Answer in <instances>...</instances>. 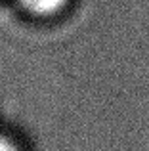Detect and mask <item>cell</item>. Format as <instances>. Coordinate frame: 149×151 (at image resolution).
I'll return each instance as SVG.
<instances>
[{
	"label": "cell",
	"instance_id": "6da1fadb",
	"mask_svg": "<svg viewBox=\"0 0 149 151\" xmlns=\"http://www.w3.org/2000/svg\"><path fill=\"white\" fill-rule=\"evenodd\" d=\"M21 6L25 8L29 14L40 15V17H48V15H56L69 4V0H19Z\"/></svg>",
	"mask_w": 149,
	"mask_h": 151
},
{
	"label": "cell",
	"instance_id": "7a4b0ae2",
	"mask_svg": "<svg viewBox=\"0 0 149 151\" xmlns=\"http://www.w3.org/2000/svg\"><path fill=\"white\" fill-rule=\"evenodd\" d=\"M0 151H21V149H19V145L14 140H10L8 136L0 134Z\"/></svg>",
	"mask_w": 149,
	"mask_h": 151
}]
</instances>
